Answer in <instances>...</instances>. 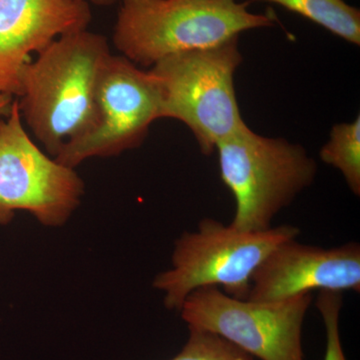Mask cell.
Masks as SVG:
<instances>
[{"mask_svg":"<svg viewBox=\"0 0 360 360\" xmlns=\"http://www.w3.org/2000/svg\"><path fill=\"white\" fill-rule=\"evenodd\" d=\"M111 54L105 37L85 30L58 37L21 70V118L52 158L96 127L97 87Z\"/></svg>","mask_w":360,"mask_h":360,"instance_id":"obj_1","label":"cell"},{"mask_svg":"<svg viewBox=\"0 0 360 360\" xmlns=\"http://www.w3.org/2000/svg\"><path fill=\"white\" fill-rule=\"evenodd\" d=\"M239 0H120L113 44L137 66L172 54L200 51L274 25V18L248 11Z\"/></svg>","mask_w":360,"mask_h":360,"instance_id":"obj_2","label":"cell"},{"mask_svg":"<svg viewBox=\"0 0 360 360\" xmlns=\"http://www.w3.org/2000/svg\"><path fill=\"white\" fill-rule=\"evenodd\" d=\"M243 61L238 37L224 44L158 61L148 70L160 97V118L179 120L191 130L201 153L245 129L234 75Z\"/></svg>","mask_w":360,"mask_h":360,"instance_id":"obj_3","label":"cell"},{"mask_svg":"<svg viewBox=\"0 0 360 360\" xmlns=\"http://www.w3.org/2000/svg\"><path fill=\"white\" fill-rule=\"evenodd\" d=\"M220 177L236 201L231 226L243 232L271 229L272 220L314 184L317 163L300 144L265 137L250 127L217 144Z\"/></svg>","mask_w":360,"mask_h":360,"instance_id":"obj_4","label":"cell"},{"mask_svg":"<svg viewBox=\"0 0 360 360\" xmlns=\"http://www.w3.org/2000/svg\"><path fill=\"white\" fill-rule=\"evenodd\" d=\"M300 234V229L290 224L243 232L202 219L198 231L184 232L175 241L172 267L158 274L153 286L165 292V307L179 311L187 296L207 286H221L227 295L248 300L257 267L276 246Z\"/></svg>","mask_w":360,"mask_h":360,"instance_id":"obj_5","label":"cell"},{"mask_svg":"<svg viewBox=\"0 0 360 360\" xmlns=\"http://www.w3.org/2000/svg\"><path fill=\"white\" fill-rule=\"evenodd\" d=\"M311 293L276 302L227 295L219 288L193 291L179 311L188 328L208 331L260 360H304L302 328Z\"/></svg>","mask_w":360,"mask_h":360,"instance_id":"obj_6","label":"cell"},{"mask_svg":"<svg viewBox=\"0 0 360 360\" xmlns=\"http://www.w3.org/2000/svg\"><path fill=\"white\" fill-rule=\"evenodd\" d=\"M84 193V180L75 168L49 158L32 141L14 101L9 115L0 118V225L23 210L45 226H60Z\"/></svg>","mask_w":360,"mask_h":360,"instance_id":"obj_7","label":"cell"},{"mask_svg":"<svg viewBox=\"0 0 360 360\" xmlns=\"http://www.w3.org/2000/svg\"><path fill=\"white\" fill-rule=\"evenodd\" d=\"M96 127L77 141L65 144L56 160L75 168L91 158H110L139 148L149 127L160 120V97L148 70L122 56L106 61L96 94Z\"/></svg>","mask_w":360,"mask_h":360,"instance_id":"obj_8","label":"cell"},{"mask_svg":"<svg viewBox=\"0 0 360 360\" xmlns=\"http://www.w3.org/2000/svg\"><path fill=\"white\" fill-rule=\"evenodd\" d=\"M314 290L359 293V243L323 248L284 241L255 270L248 300L276 302Z\"/></svg>","mask_w":360,"mask_h":360,"instance_id":"obj_9","label":"cell"},{"mask_svg":"<svg viewBox=\"0 0 360 360\" xmlns=\"http://www.w3.org/2000/svg\"><path fill=\"white\" fill-rule=\"evenodd\" d=\"M91 20L89 4L77 0H0V94L18 97L32 54Z\"/></svg>","mask_w":360,"mask_h":360,"instance_id":"obj_10","label":"cell"},{"mask_svg":"<svg viewBox=\"0 0 360 360\" xmlns=\"http://www.w3.org/2000/svg\"><path fill=\"white\" fill-rule=\"evenodd\" d=\"M272 2L300 14L326 30L347 40L360 44L359 9L343 0H257Z\"/></svg>","mask_w":360,"mask_h":360,"instance_id":"obj_11","label":"cell"},{"mask_svg":"<svg viewBox=\"0 0 360 360\" xmlns=\"http://www.w3.org/2000/svg\"><path fill=\"white\" fill-rule=\"evenodd\" d=\"M326 165L340 170L350 191L360 194V118L350 123H338L331 129L329 141L319 153Z\"/></svg>","mask_w":360,"mask_h":360,"instance_id":"obj_12","label":"cell"},{"mask_svg":"<svg viewBox=\"0 0 360 360\" xmlns=\"http://www.w3.org/2000/svg\"><path fill=\"white\" fill-rule=\"evenodd\" d=\"M186 345L172 360H253L229 341L208 331L188 328Z\"/></svg>","mask_w":360,"mask_h":360,"instance_id":"obj_13","label":"cell"},{"mask_svg":"<svg viewBox=\"0 0 360 360\" xmlns=\"http://www.w3.org/2000/svg\"><path fill=\"white\" fill-rule=\"evenodd\" d=\"M342 300V292L338 291L321 290L317 295L316 307L321 315L326 335L323 360H347L340 330Z\"/></svg>","mask_w":360,"mask_h":360,"instance_id":"obj_14","label":"cell"},{"mask_svg":"<svg viewBox=\"0 0 360 360\" xmlns=\"http://www.w3.org/2000/svg\"><path fill=\"white\" fill-rule=\"evenodd\" d=\"M15 99L13 96L0 94V118L6 117L11 113Z\"/></svg>","mask_w":360,"mask_h":360,"instance_id":"obj_15","label":"cell"},{"mask_svg":"<svg viewBox=\"0 0 360 360\" xmlns=\"http://www.w3.org/2000/svg\"><path fill=\"white\" fill-rule=\"evenodd\" d=\"M77 1L85 2V4H89V6H111L120 0H77Z\"/></svg>","mask_w":360,"mask_h":360,"instance_id":"obj_16","label":"cell"}]
</instances>
